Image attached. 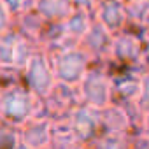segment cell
Listing matches in <instances>:
<instances>
[{
	"instance_id": "1",
	"label": "cell",
	"mask_w": 149,
	"mask_h": 149,
	"mask_svg": "<svg viewBox=\"0 0 149 149\" xmlns=\"http://www.w3.org/2000/svg\"><path fill=\"white\" fill-rule=\"evenodd\" d=\"M42 112V98L26 84H6L0 97L2 121L11 126H23L30 118Z\"/></svg>"
},
{
	"instance_id": "2",
	"label": "cell",
	"mask_w": 149,
	"mask_h": 149,
	"mask_svg": "<svg viewBox=\"0 0 149 149\" xmlns=\"http://www.w3.org/2000/svg\"><path fill=\"white\" fill-rule=\"evenodd\" d=\"M53 68L56 74V79L65 84L72 86H79L88 70L91 68V56L81 47V46H74L68 49H61L51 54Z\"/></svg>"
},
{
	"instance_id": "3",
	"label": "cell",
	"mask_w": 149,
	"mask_h": 149,
	"mask_svg": "<svg viewBox=\"0 0 149 149\" xmlns=\"http://www.w3.org/2000/svg\"><path fill=\"white\" fill-rule=\"evenodd\" d=\"M23 77H25V84L37 97L44 98L49 95V91L56 86L58 79L53 68L51 54L46 49H35L26 67L23 68Z\"/></svg>"
},
{
	"instance_id": "4",
	"label": "cell",
	"mask_w": 149,
	"mask_h": 149,
	"mask_svg": "<svg viewBox=\"0 0 149 149\" xmlns=\"http://www.w3.org/2000/svg\"><path fill=\"white\" fill-rule=\"evenodd\" d=\"M35 53L33 40L23 35L19 30H7L2 32L0 39V63L4 70H16L23 72L28 60Z\"/></svg>"
},
{
	"instance_id": "5",
	"label": "cell",
	"mask_w": 149,
	"mask_h": 149,
	"mask_svg": "<svg viewBox=\"0 0 149 149\" xmlns=\"http://www.w3.org/2000/svg\"><path fill=\"white\" fill-rule=\"evenodd\" d=\"M83 104L95 109H105L114 102V81L102 68H90L81 84L77 86Z\"/></svg>"
},
{
	"instance_id": "6",
	"label": "cell",
	"mask_w": 149,
	"mask_h": 149,
	"mask_svg": "<svg viewBox=\"0 0 149 149\" xmlns=\"http://www.w3.org/2000/svg\"><path fill=\"white\" fill-rule=\"evenodd\" d=\"M81 104L83 100H81V93L77 86L58 81L56 86L49 91V95L42 98V112L53 118L54 121L68 119L72 111Z\"/></svg>"
},
{
	"instance_id": "7",
	"label": "cell",
	"mask_w": 149,
	"mask_h": 149,
	"mask_svg": "<svg viewBox=\"0 0 149 149\" xmlns=\"http://www.w3.org/2000/svg\"><path fill=\"white\" fill-rule=\"evenodd\" d=\"M146 56H149V53H147L144 39L137 37L135 33H128V32H119L114 35L111 60L128 68H137L144 65Z\"/></svg>"
},
{
	"instance_id": "8",
	"label": "cell",
	"mask_w": 149,
	"mask_h": 149,
	"mask_svg": "<svg viewBox=\"0 0 149 149\" xmlns=\"http://www.w3.org/2000/svg\"><path fill=\"white\" fill-rule=\"evenodd\" d=\"M68 123L74 128L81 144L91 146L104 133L100 109H95L88 104H81L74 109L72 114L68 116Z\"/></svg>"
},
{
	"instance_id": "9",
	"label": "cell",
	"mask_w": 149,
	"mask_h": 149,
	"mask_svg": "<svg viewBox=\"0 0 149 149\" xmlns=\"http://www.w3.org/2000/svg\"><path fill=\"white\" fill-rule=\"evenodd\" d=\"M54 119L44 112L35 114L30 118L23 126H19L21 142L30 149H49L51 133H53Z\"/></svg>"
},
{
	"instance_id": "10",
	"label": "cell",
	"mask_w": 149,
	"mask_h": 149,
	"mask_svg": "<svg viewBox=\"0 0 149 149\" xmlns=\"http://www.w3.org/2000/svg\"><path fill=\"white\" fill-rule=\"evenodd\" d=\"M112 42H114V33L109 28H105L100 21H93L86 35L81 39L79 46L91 56V60H105L111 58Z\"/></svg>"
},
{
	"instance_id": "11",
	"label": "cell",
	"mask_w": 149,
	"mask_h": 149,
	"mask_svg": "<svg viewBox=\"0 0 149 149\" xmlns=\"http://www.w3.org/2000/svg\"><path fill=\"white\" fill-rule=\"evenodd\" d=\"M104 133H130L135 126V118L132 111L118 102H112L100 111Z\"/></svg>"
},
{
	"instance_id": "12",
	"label": "cell",
	"mask_w": 149,
	"mask_h": 149,
	"mask_svg": "<svg viewBox=\"0 0 149 149\" xmlns=\"http://www.w3.org/2000/svg\"><path fill=\"white\" fill-rule=\"evenodd\" d=\"M95 11H97V21H100L114 35L123 32L125 25L128 23L126 0H100Z\"/></svg>"
},
{
	"instance_id": "13",
	"label": "cell",
	"mask_w": 149,
	"mask_h": 149,
	"mask_svg": "<svg viewBox=\"0 0 149 149\" xmlns=\"http://www.w3.org/2000/svg\"><path fill=\"white\" fill-rule=\"evenodd\" d=\"M140 77L142 72H137V68H128L126 74L112 77L114 81V102L128 105L135 104L139 91H140Z\"/></svg>"
},
{
	"instance_id": "14",
	"label": "cell",
	"mask_w": 149,
	"mask_h": 149,
	"mask_svg": "<svg viewBox=\"0 0 149 149\" xmlns=\"http://www.w3.org/2000/svg\"><path fill=\"white\" fill-rule=\"evenodd\" d=\"M61 23H63V30H65V35H67L70 46L74 47V46H79L81 39L86 35V32L93 25V19H91L90 9L77 7L70 14V18H67Z\"/></svg>"
},
{
	"instance_id": "15",
	"label": "cell",
	"mask_w": 149,
	"mask_h": 149,
	"mask_svg": "<svg viewBox=\"0 0 149 149\" xmlns=\"http://www.w3.org/2000/svg\"><path fill=\"white\" fill-rule=\"evenodd\" d=\"M33 7L49 23H61L77 9L74 0H35Z\"/></svg>"
},
{
	"instance_id": "16",
	"label": "cell",
	"mask_w": 149,
	"mask_h": 149,
	"mask_svg": "<svg viewBox=\"0 0 149 149\" xmlns=\"http://www.w3.org/2000/svg\"><path fill=\"white\" fill-rule=\"evenodd\" d=\"M83 146L70 126L68 119H60L53 123V133H51V144L49 149H77Z\"/></svg>"
},
{
	"instance_id": "17",
	"label": "cell",
	"mask_w": 149,
	"mask_h": 149,
	"mask_svg": "<svg viewBox=\"0 0 149 149\" xmlns=\"http://www.w3.org/2000/svg\"><path fill=\"white\" fill-rule=\"evenodd\" d=\"M128 21L137 26H149V0H126Z\"/></svg>"
},
{
	"instance_id": "18",
	"label": "cell",
	"mask_w": 149,
	"mask_h": 149,
	"mask_svg": "<svg viewBox=\"0 0 149 149\" xmlns=\"http://www.w3.org/2000/svg\"><path fill=\"white\" fill-rule=\"evenodd\" d=\"M93 149H132L130 133H102L93 144Z\"/></svg>"
},
{
	"instance_id": "19",
	"label": "cell",
	"mask_w": 149,
	"mask_h": 149,
	"mask_svg": "<svg viewBox=\"0 0 149 149\" xmlns=\"http://www.w3.org/2000/svg\"><path fill=\"white\" fill-rule=\"evenodd\" d=\"M135 107L137 111L146 116L149 112V70H144L142 72V77H140V91H139V97L135 100Z\"/></svg>"
},
{
	"instance_id": "20",
	"label": "cell",
	"mask_w": 149,
	"mask_h": 149,
	"mask_svg": "<svg viewBox=\"0 0 149 149\" xmlns=\"http://www.w3.org/2000/svg\"><path fill=\"white\" fill-rule=\"evenodd\" d=\"M33 2L35 0H2L0 4L4 7H7L14 16H19L25 11H28L30 7H33Z\"/></svg>"
},
{
	"instance_id": "21",
	"label": "cell",
	"mask_w": 149,
	"mask_h": 149,
	"mask_svg": "<svg viewBox=\"0 0 149 149\" xmlns=\"http://www.w3.org/2000/svg\"><path fill=\"white\" fill-rule=\"evenodd\" d=\"M132 149H149V133L140 132L139 135L132 137Z\"/></svg>"
},
{
	"instance_id": "22",
	"label": "cell",
	"mask_w": 149,
	"mask_h": 149,
	"mask_svg": "<svg viewBox=\"0 0 149 149\" xmlns=\"http://www.w3.org/2000/svg\"><path fill=\"white\" fill-rule=\"evenodd\" d=\"M76 2L77 7H84V9H93L97 7V4L100 2V0H74Z\"/></svg>"
},
{
	"instance_id": "23",
	"label": "cell",
	"mask_w": 149,
	"mask_h": 149,
	"mask_svg": "<svg viewBox=\"0 0 149 149\" xmlns=\"http://www.w3.org/2000/svg\"><path fill=\"white\" fill-rule=\"evenodd\" d=\"M140 128H142V132H146V133H149V112L144 116V119H142V125H140Z\"/></svg>"
},
{
	"instance_id": "24",
	"label": "cell",
	"mask_w": 149,
	"mask_h": 149,
	"mask_svg": "<svg viewBox=\"0 0 149 149\" xmlns=\"http://www.w3.org/2000/svg\"><path fill=\"white\" fill-rule=\"evenodd\" d=\"M144 42H146V47H147V53H149V26L144 28Z\"/></svg>"
},
{
	"instance_id": "25",
	"label": "cell",
	"mask_w": 149,
	"mask_h": 149,
	"mask_svg": "<svg viewBox=\"0 0 149 149\" xmlns=\"http://www.w3.org/2000/svg\"><path fill=\"white\" fill-rule=\"evenodd\" d=\"M77 149H93V147H91V146H88V144H83V146H79Z\"/></svg>"
}]
</instances>
